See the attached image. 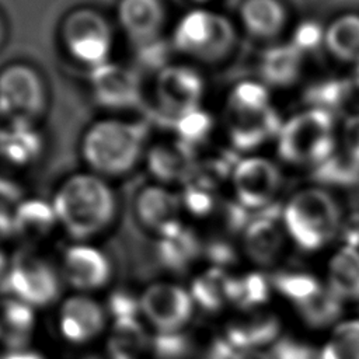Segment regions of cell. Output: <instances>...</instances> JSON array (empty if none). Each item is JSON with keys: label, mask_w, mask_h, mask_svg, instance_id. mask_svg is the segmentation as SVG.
<instances>
[{"label": "cell", "mask_w": 359, "mask_h": 359, "mask_svg": "<svg viewBox=\"0 0 359 359\" xmlns=\"http://www.w3.org/2000/svg\"><path fill=\"white\" fill-rule=\"evenodd\" d=\"M351 84V90H352V95L355 93H359V65L356 66V70H355V74L352 77V80L349 81Z\"/></svg>", "instance_id": "obj_50"}, {"label": "cell", "mask_w": 359, "mask_h": 359, "mask_svg": "<svg viewBox=\"0 0 359 359\" xmlns=\"http://www.w3.org/2000/svg\"><path fill=\"white\" fill-rule=\"evenodd\" d=\"M4 266H6V258H4V255H3V252L0 251V273L3 272V269H4Z\"/></svg>", "instance_id": "obj_52"}, {"label": "cell", "mask_w": 359, "mask_h": 359, "mask_svg": "<svg viewBox=\"0 0 359 359\" xmlns=\"http://www.w3.org/2000/svg\"><path fill=\"white\" fill-rule=\"evenodd\" d=\"M147 344V337L136 317L115 318L108 342L112 359H135Z\"/></svg>", "instance_id": "obj_32"}, {"label": "cell", "mask_w": 359, "mask_h": 359, "mask_svg": "<svg viewBox=\"0 0 359 359\" xmlns=\"http://www.w3.org/2000/svg\"><path fill=\"white\" fill-rule=\"evenodd\" d=\"M229 279L230 276L222 268L213 266L194 280L191 287L192 297L206 311H217L229 302Z\"/></svg>", "instance_id": "obj_34"}, {"label": "cell", "mask_w": 359, "mask_h": 359, "mask_svg": "<svg viewBox=\"0 0 359 359\" xmlns=\"http://www.w3.org/2000/svg\"><path fill=\"white\" fill-rule=\"evenodd\" d=\"M59 41L67 57L90 72L112 60L114 24L94 7H74L60 21Z\"/></svg>", "instance_id": "obj_5"}, {"label": "cell", "mask_w": 359, "mask_h": 359, "mask_svg": "<svg viewBox=\"0 0 359 359\" xmlns=\"http://www.w3.org/2000/svg\"><path fill=\"white\" fill-rule=\"evenodd\" d=\"M171 50L184 62L213 65L224 60L236 46L234 24L222 13L203 6L182 13L171 27Z\"/></svg>", "instance_id": "obj_3"}, {"label": "cell", "mask_w": 359, "mask_h": 359, "mask_svg": "<svg viewBox=\"0 0 359 359\" xmlns=\"http://www.w3.org/2000/svg\"><path fill=\"white\" fill-rule=\"evenodd\" d=\"M102 325L104 314L94 300L79 296L65 302L60 311V328L69 341H88L102 330Z\"/></svg>", "instance_id": "obj_21"}, {"label": "cell", "mask_w": 359, "mask_h": 359, "mask_svg": "<svg viewBox=\"0 0 359 359\" xmlns=\"http://www.w3.org/2000/svg\"><path fill=\"white\" fill-rule=\"evenodd\" d=\"M351 97L352 90L349 81L339 79H325L317 81L306 91V100L313 105V108L323 109L330 114H332L331 111L341 108L342 104Z\"/></svg>", "instance_id": "obj_36"}, {"label": "cell", "mask_w": 359, "mask_h": 359, "mask_svg": "<svg viewBox=\"0 0 359 359\" xmlns=\"http://www.w3.org/2000/svg\"><path fill=\"white\" fill-rule=\"evenodd\" d=\"M280 184L279 168L264 157L243 158L231 172L236 202L250 212H258L273 203Z\"/></svg>", "instance_id": "obj_10"}, {"label": "cell", "mask_w": 359, "mask_h": 359, "mask_svg": "<svg viewBox=\"0 0 359 359\" xmlns=\"http://www.w3.org/2000/svg\"><path fill=\"white\" fill-rule=\"evenodd\" d=\"M332 114L310 108L286 121L278 135V153L290 164L317 165L334 154Z\"/></svg>", "instance_id": "obj_6"}, {"label": "cell", "mask_w": 359, "mask_h": 359, "mask_svg": "<svg viewBox=\"0 0 359 359\" xmlns=\"http://www.w3.org/2000/svg\"><path fill=\"white\" fill-rule=\"evenodd\" d=\"M303 63L302 50L293 43L276 45L265 50L259 62V73L271 86L285 87L294 83Z\"/></svg>", "instance_id": "obj_25"}, {"label": "cell", "mask_w": 359, "mask_h": 359, "mask_svg": "<svg viewBox=\"0 0 359 359\" xmlns=\"http://www.w3.org/2000/svg\"><path fill=\"white\" fill-rule=\"evenodd\" d=\"M109 311L115 318H122V317H135L137 311V303L136 300L125 293V292H115L108 302Z\"/></svg>", "instance_id": "obj_44"}, {"label": "cell", "mask_w": 359, "mask_h": 359, "mask_svg": "<svg viewBox=\"0 0 359 359\" xmlns=\"http://www.w3.org/2000/svg\"><path fill=\"white\" fill-rule=\"evenodd\" d=\"M324 42L335 57L359 65V15L348 14L332 21Z\"/></svg>", "instance_id": "obj_31"}, {"label": "cell", "mask_w": 359, "mask_h": 359, "mask_svg": "<svg viewBox=\"0 0 359 359\" xmlns=\"http://www.w3.org/2000/svg\"><path fill=\"white\" fill-rule=\"evenodd\" d=\"M6 38H7V27H6V22H4V20L0 14V48L3 46Z\"/></svg>", "instance_id": "obj_51"}, {"label": "cell", "mask_w": 359, "mask_h": 359, "mask_svg": "<svg viewBox=\"0 0 359 359\" xmlns=\"http://www.w3.org/2000/svg\"><path fill=\"white\" fill-rule=\"evenodd\" d=\"M283 209L275 203L254 213L252 220L243 231L244 251L259 266H272L278 262L285 247V229L278 220Z\"/></svg>", "instance_id": "obj_13"}, {"label": "cell", "mask_w": 359, "mask_h": 359, "mask_svg": "<svg viewBox=\"0 0 359 359\" xmlns=\"http://www.w3.org/2000/svg\"><path fill=\"white\" fill-rule=\"evenodd\" d=\"M344 146L346 154L359 164V115H353L345 122Z\"/></svg>", "instance_id": "obj_45"}, {"label": "cell", "mask_w": 359, "mask_h": 359, "mask_svg": "<svg viewBox=\"0 0 359 359\" xmlns=\"http://www.w3.org/2000/svg\"><path fill=\"white\" fill-rule=\"evenodd\" d=\"M272 359H318L320 349L292 337H280L269 351Z\"/></svg>", "instance_id": "obj_41"}, {"label": "cell", "mask_w": 359, "mask_h": 359, "mask_svg": "<svg viewBox=\"0 0 359 359\" xmlns=\"http://www.w3.org/2000/svg\"><path fill=\"white\" fill-rule=\"evenodd\" d=\"M172 126L175 139L194 151V149L203 143L212 133L213 118L206 109L198 108L177 119Z\"/></svg>", "instance_id": "obj_35"}, {"label": "cell", "mask_w": 359, "mask_h": 359, "mask_svg": "<svg viewBox=\"0 0 359 359\" xmlns=\"http://www.w3.org/2000/svg\"><path fill=\"white\" fill-rule=\"evenodd\" d=\"M325 38V32L323 31L321 25L316 21H303L294 31L292 43L303 50L316 49L321 41Z\"/></svg>", "instance_id": "obj_42"}, {"label": "cell", "mask_w": 359, "mask_h": 359, "mask_svg": "<svg viewBox=\"0 0 359 359\" xmlns=\"http://www.w3.org/2000/svg\"><path fill=\"white\" fill-rule=\"evenodd\" d=\"M50 202L57 223L67 234L81 240L111 227L119 210L111 181L86 168L66 175Z\"/></svg>", "instance_id": "obj_1"}, {"label": "cell", "mask_w": 359, "mask_h": 359, "mask_svg": "<svg viewBox=\"0 0 359 359\" xmlns=\"http://www.w3.org/2000/svg\"><path fill=\"white\" fill-rule=\"evenodd\" d=\"M280 331L282 323L276 314L254 311L241 320L233 321L227 327L224 338L237 351L262 349L268 345L272 346L280 338Z\"/></svg>", "instance_id": "obj_19"}, {"label": "cell", "mask_w": 359, "mask_h": 359, "mask_svg": "<svg viewBox=\"0 0 359 359\" xmlns=\"http://www.w3.org/2000/svg\"><path fill=\"white\" fill-rule=\"evenodd\" d=\"M234 359H272L269 351L262 349H245V351H237L234 355Z\"/></svg>", "instance_id": "obj_48"}, {"label": "cell", "mask_w": 359, "mask_h": 359, "mask_svg": "<svg viewBox=\"0 0 359 359\" xmlns=\"http://www.w3.org/2000/svg\"><path fill=\"white\" fill-rule=\"evenodd\" d=\"M140 309L163 332H175L191 317L192 300L189 294L171 283H156L144 290Z\"/></svg>", "instance_id": "obj_14"}, {"label": "cell", "mask_w": 359, "mask_h": 359, "mask_svg": "<svg viewBox=\"0 0 359 359\" xmlns=\"http://www.w3.org/2000/svg\"><path fill=\"white\" fill-rule=\"evenodd\" d=\"M181 209V195L168 185L157 182L144 185L135 201V213L139 222L158 236L180 223Z\"/></svg>", "instance_id": "obj_16"}, {"label": "cell", "mask_w": 359, "mask_h": 359, "mask_svg": "<svg viewBox=\"0 0 359 359\" xmlns=\"http://www.w3.org/2000/svg\"><path fill=\"white\" fill-rule=\"evenodd\" d=\"M114 20L133 46L140 48L163 39L168 8L164 0H118Z\"/></svg>", "instance_id": "obj_11"}, {"label": "cell", "mask_w": 359, "mask_h": 359, "mask_svg": "<svg viewBox=\"0 0 359 359\" xmlns=\"http://www.w3.org/2000/svg\"><path fill=\"white\" fill-rule=\"evenodd\" d=\"M206 255L215 264V266L222 268L236 262L237 255L234 248L226 241H212L206 245Z\"/></svg>", "instance_id": "obj_43"}, {"label": "cell", "mask_w": 359, "mask_h": 359, "mask_svg": "<svg viewBox=\"0 0 359 359\" xmlns=\"http://www.w3.org/2000/svg\"><path fill=\"white\" fill-rule=\"evenodd\" d=\"M205 93V79L192 63H167L154 79V111L172 125L185 114L202 108Z\"/></svg>", "instance_id": "obj_8"}, {"label": "cell", "mask_w": 359, "mask_h": 359, "mask_svg": "<svg viewBox=\"0 0 359 359\" xmlns=\"http://www.w3.org/2000/svg\"><path fill=\"white\" fill-rule=\"evenodd\" d=\"M325 285L345 303L359 302V250L342 245L331 255Z\"/></svg>", "instance_id": "obj_23"}, {"label": "cell", "mask_w": 359, "mask_h": 359, "mask_svg": "<svg viewBox=\"0 0 359 359\" xmlns=\"http://www.w3.org/2000/svg\"><path fill=\"white\" fill-rule=\"evenodd\" d=\"M94 102L111 115L137 108L144 98L142 77L135 67L109 60L88 72Z\"/></svg>", "instance_id": "obj_9"}, {"label": "cell", "mask_w": 359, "mask_h": 359, "mask_svg": "<svg viewBox=\"0 0 359 359\" xmlns=\"http://www.w3.org/2000/svg\"><path fill=\"white\" fill-rule=\"evenodd\" d=\"M192 150L181 142H158L149 144L146 151L147 168L157 184L171 185L180 181H188L195 170Z\"/></svg>", "instance_id": "obj_18"}, {"label": "cell", "mask_w": 359, "mask_h": 359, "mask_svg": "<svg viewBox=\"0 0 359 359\" xmlns=\"http://www.w3.org/2000/svg\"><path fill=\"white\" fill-rule=\"evenodd\" d=\"M1 128H3V121H0V136H1Z\"/></svg>", "instance_id": "obj_54"}, {"label": "cell", "mask_w": 359, "mask_h": 359, "mask_svg": "<svg viewBox=\"0 0 359 359\" xmlns=\"http://www.w3.org/2000/svg\"><path fill=\"white\" fill-rule=\"evenodd\" d=\"M56 224L59 223L50 201L25 198L17 212L13 234L25 241H36L49 234Z\"/></svg>", "instance_id": "obj_26"}, {"label": "cell", "mask_w": 359, "mask_h": 359, "mask_svg": "<svg viewBox=\"0 0 359 359\" xmlns=\"http://www.w3.org/2000/svg\"><path fill=\"white\" fill-rule=\"evenodd\" d=\"M1 359H42L39 355L32 352H11Z\"/></svg>", "instance_id": "obj_49"}, {"label": "cell", "mask_w": 359, "mask_h": 359, "mask_svg": "<svg viewBox=\"0 0 359 359\" xmlns=\"http://www.w3.org/2000/svg\"><path fill=\"white\" fill-rule=\"evenodd\" d=\"M272 293L271 278L264 272L254 271L237 278L230 276L229 279V302L244 310H255L257 307L266 304Z\"/></svg>", "instance_id": "obj_29"}, {"label": "cell", "mask_w": 359, "mask_h": 359, "mask_svg": "<svg viewBox=\"0 0 359 359\" xmlns=\"http://www.w3.org/2000/svg\"><path fill=\"white\" fill-rule=\"evenodd\" d=\"M48 104V86L35 66L13 62L0 69V121L38 122Z\"/></svg>", "instance_id": "obj_7"}, {"label": "cell", "mask_w": 359, "mask_h": 359, "mask_svg": "<svg viewBox=\"0 0 359 359\" xmlns=\"http://www.w3.org/2000/svg\"><path fill=\"white\" fill-rule=\"evenodd\" d=\"M313 177L323 184L353 185L359 181V164L348 154H331L328 158L314 165Z\"/></svg>", "instance_id": "obj_37"}, {"label": "cell", "mask_w": 359, "mask_h": 359, "mask_svg": "<svg viewBox=\"0 0 359 359\" xmlns=\"http://www.w3.org/2000/svg\"><path fill=\"white\" fill-rule=\"evenodd\" d=\"M236 352L237 349L224 337L216 338L206 349L203 359H234Z\"/></svg>", "instance_id": "obj_47"}, {"label": "cell", "mask_w": 359, "mask_h": 359, "mask_svg": "<svg viewBox=\"0 0 359 359\" xmlns=\"http://www.w3.org/2000/svg\"><path fill=\"white\" fill-rule=\"evenodd\" d=\"M269 278L273 292L290 302L293 307L313 297L324 286L314 273L304 269H280Z\"/></svg>", "instance_id": "obj_30"}, {"label": "cell", "mask_w": 359, "mask_h": 359, "mask_svg": "<svg viewBox=\"0 0 359 359\" xmlns=\"http://www.w3.org/2000/svg\"><path fill=\"white\" fill-rule=\"evenodd\" d=\"M344 306L345 302L324 285L313 297L294 309L307 327L323 330L334 327L341 321Z\"/></svg>", "instance_id": "obj_27"}, {"label": "cell", "mask_w": 359, "mask_h": 359, "mask_svg": "<svg viewBox=\"0 0 359 359\" xmlns=\"http://www.w3.org/2000/svg\"><path fill=\"white\" fill-rule=\"evenodd\" d=\"M157 359H187L191 355V341L177 332H161L153 339Z\"/></svg>", "instance_id": "obj_40"}, {"label": "cell", "mask_w": 359, "mask_h": 359, "mask_svg": "<svg viewBox=\"0 0 359 359\" xmlns=\"http://www.w3.org/2000/svg\"><path fill=\"white\" fill-rule=\"evenodd\" d=\"M318 349L321 359H359V318L341 320Z\"/></svg>", "instance_id": "obj_33"}, {"label": "cell", "mask_w": 359, "mask_h": 359, "mask_svg": "<svg viewBox=\"0 0 359 359\" xmlns=\"http://www.w3.org/2000/svg\"><path fill=\"white\" fill-rule=\"evenodd\" d=\"M45 151V136L38 122H3L0 160L13 168L32 167Z\"/></svg>", "instance_id": "obj_15"}, {"label": "cell", "mask_w": 359, "mask_h": 359, "mask_svg": "<svg viewBox=\"0 0 359 359\" xmlns=\"http://www.w3.org/2000/svg\"><path fill=\"white\" fill-rule=\"evenodd\" d=\"M156 244L154 252L160 266L174 272H184L202 251L198 237L181 223L172 226L163 234Z\"/></svg>", "instance_id": "obj_22"}, {"label": "cell", "mask_w": 359, "mask_h": 359, "mask_svg": "<svg viewBox=\"0 0 359 359\" xmlns=\"http://www.w3.org/2000/svg\"><path fill=\"white\" fill-rule=\"evenodd\" d=\"M238 17L244 29L257 38L278 35L286 21V11L279 0H243Z\"/></svg>", "instance_id": "obj_24"}, {"label": "cell", "mask_w": 359, "mask_h": 359, "mask_svg": "<svg viewBox=\"0 0 359 359\" xmlns=\"http://www.w3.org/2000/svg\"><path fill=\"white\" fill-rule=\"evenodd\" d=\"M147 129L140 121L107 115L87 125L79 142V153L90 170L107 180L130 174L144 160Z\"/></svg>", "instance_id": "obj_2"}, {"label": "cell", "mask_w": 359, "mask_h": 359, "mask_svg": "<svg viewBox=\"0 0 359 359\" xmlns=\"http://www.w3.org/2000/svg\"><path fill=\"white\" fill-rule=\"evenodd\" d=\"M34 327V313L24 302L6 300L0 304V339L11 349L22 348Z\"/></svg>", "instance_id": "obj_28"}, {"label": "cell", "mask_w": 359, "mask_h": 359, "mask_svg": "<svg viewBox=\"0 0 359 359\" xmlns=\"http://www.w3.org/2000/svg\"><path fill=\"white\" fill-rule=\"evenodd\" d=\"M283 229L294 245L314 252L330 244L341 229V213L334 198L318 188L296 192L285 205Z\"/></svg>", "instance_id": "obj_4"}, {"label": "cell", "mask_w": 359, "mask_h": 359, "mask_svg": "<svg viewBox=\"0 0 359 359\" xmlns=\"http://www.w3.org/2000/svg\"><path fill=\"white\" fill-rule=\"evenodd\" d=\"M25 198L22 187L15 180L0 175V236L14 233L15 216Z\"/></svg>", "instance_id": "obj_39"}, {"label": "cell", "mask_w": 359, "mask_h": 359, "mask_svg": "<svg viewBox=\"0 0 359 359\" xmlns=\"http://www.w3.org/2000/svg\"><path fill=\"white\" fill-rule=\"evenodd\" d=\"M65 273L74 287L95 289L108 280L111 265L97 248L73 245L65 254Z\"/></svg>", "instance_id": "obj_20"}, {"label": "cell", "mask_w": 359, "mask_h": 359, "mask_svg": "<svg viewBox=\"0 0 359 359\" xmlns=\"http://www.w3.org/2000/svg\"><path fill=\"white\" fill-rule=\"evenodd\" d=\"M339 236L344 241V245L359 250V212L349 215L341 223Z\"/></svg>", "instance_id": "obj_46"}, {"label": "cell", "mask_w": 359, "mask_h": 359, "mask_svg": "<svg viewBox=\"0 0 359 359\" xmlns=\"http://www.w3.org/2000/svg\"><path fill=\"white\" fill-rule=\"evenodd\" d=\"M3 289L27 304L45 306L56 299L59 282L46 262L32 257H18L3 280Z\"/></svg>", "instance_id": "obj_12"}, {"label": "cell", "mask_w": 359, "mask_h": 359, "mask_svg": "<svg viewBox=\"0 0 359 359\" xmlns=\"http://www.w3.org/2000/svg\"><path fill=\"white\" fill-rule=\"evenodd\" d=\"M279 114L269 107L262 112H237L226 109V128L231 144L237 150H252L282 129Z\"/></svg>", "instance_id": "obj_17"}, {"label": "cell", "mask_w": 359, "mask_h": 359, "mask_svg": "<svg viewBox=\"0 0 359 359\" xmlns=\"http://www.w3.org/2000/svg\"><path fill=\"white\" fill-rule=\"evenodd\" d=\"M189 1H192V3H195L196 6H205V4H208V3H210V1H215V0H189Z\"/></svg>", "instance_id": "obj_53"}, {"label": "cell", "mask_w": 359, "mask_h": 359, "mask_svg": "<svg viewBox=\"0 0 359 359\" xmlns=\"http://www.w3.org/2000/svg\"><path fill=\"white\" fill-rule=\"evenodd\" d=\"M269 93L257 81H241L229 94L226 109L237 112H262L268 109Z\"/></svg>", "instance_id": "obj_38"}]
</instances>
